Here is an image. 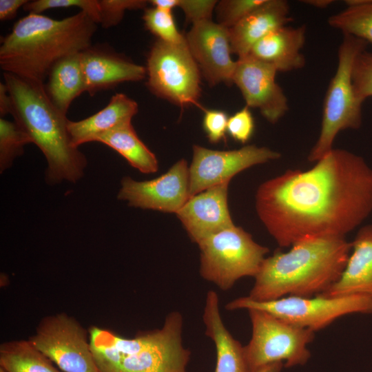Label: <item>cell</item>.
<instances>
[{"label": "cell", "mask_w": 372, "mask_h": 372, "mask_svg": "<svg viewBox=\"0 0 372 372\" xmlns=\"http://www.w3.org/2000/svg\"><path fill=\"white\" fill-rule=\"evenodd\" d=\"M146 71L147 87L157 96L180 107L198 105L200 70L187 44L158 39L148 54Z\"/></svg>", "instance_id": "10"}, {"label": "cell", "mask_w": 372, "mask_h": 372, "mask_svg": "<svg viewBox=\"0 0 372 372\" xmlns=\"http://www.w3.org/2000/svg\"><path fill=\"white\" fill-rule=\"evenodd\" d=\"M28 340L64 372H99L85 330L65 313L41 319Z\"/></svg>", "instance_id": "11"}, {"label": "cell", "mask_w": 372, "mask_h": 372, "mask_svg": "<svg viewBox=\"0 0 372 372\" xmlns=\"http://www.w3.org/2000/svg\"><path fill=\"white\" fill-rule=\"evenodd\" d=\"M217 3L214 0H175V8H181L186 19L194 23L211 20Z\"/></svg>", "instance_id": "34"}, {"label": "cell", "mask_w": 372, "mask_h": 372, "mask_svg": "<svg viewBox=\"0 0 372 372\" xmlns=\"http://www.w3.org/2000/svg\"><path fill=\"white\" fill-rule=\"evenodd\" d=\"M351 79L356 98L362 103L372 97V52H360L353 63Z\"/></svg>", "instance_id": "29"}, {"label": "cell", "mask_w": 372, "mask_h": 372, "mask_svg": "<svg viewBox=\"0 0 372 372\" xmlns=\"http://www.w3.org/2000/svg\"><path fill=\"white\" fill-rule=\"evenodd\" d=\"M229 118L225 112L220 110H206L203 127L211 143H217L225 137Z\"/></svg>", "instance_id": "35"}, {"label": "cell", "mask_w": 372, "mask_h": 372, "mask_svg": "<svg viewBox=\"0 0 372 372\" xmlns=\"http://www.w3.org/2000/svg\"><path fill=\"white\" fill-rule=\"evenodd\" d=\"M97 24L80 11L61 19L30 13L1 40L0 66L6 72L43 84L60 59L91 46Z\"/></svg>", "instance_id": "2"}, {"label": "cell", "mask_w": 372, "mask_h": 372, "mask_svg": "<svg viewBox=\"0 0 372 372\" xmlns=\"http://www.w3.org/2000/svg\"><path fill=\"white\" fill-rule=\"evenodd\" d=\"M0 368L6 372H61L29 340H24L1 344Z\"/></svg>", "instance_id": "25"}, {"label": "cell", "mask_w": 372, "mask_h": 372, "mask_svg": "<svg viewBox=\"0 0 372 372\" xmlns=\"http://www.w3.org/2000/svg\"><path fill=\"white\" fill-rule=\"evenodd\" d=\"M30 143V137L16 122L0 118L1 172L12 165L15 158L23 153L24 146Z\"/></svg>", "instance_id": "27"}, {"label": "cell", "mask_w": 372, "mask_h": 372, "mask_svg": "<svg viewBox=\"0 0 372 372\" xmlns=\"http://www.w3.org/2000/svg\"><path fill=\"white\" fill-rule=\"evenodd\" d=\"M143 19L148 30L159 40L173 45H185L187 41L177 29L172 11L156 7L145 9Z\"/></svg>", "instance_id": "28"}, {"label": "cell", "mask_w": 372, "mask_h": 372, "mask_svg": "<svg viewBox=\"0 0 372 372\" xmlns=\"http://www.w3.org/2000/svg\"><path fill=\"white\" fill-rule=\"evenodd\" d=\"M330 26L344 34L372 43V0L358 7H347L328 19Z\"/></svg>", "instance_id": "26"}, {"label": "cell", "mask_w": 372, "mask_h": 372, "mask_svg": "<svg viewBox=\"0 0 372 372\" xmlns=\"http://www.w3.org/2000/svg\"><path fill=\"white\" fill-rule=\"evenodd\" d=\"M95 142L111 147L142 173H154L158 169V162L155 154L138 138L132 122L101 134Z\"/></svg>", "instance_id": "24"}, {"label": "cell", "mask_w": 372, "mask_h": 372, "mask_svg": "<svg viewBox=\"0 0 372 372\" xmlns=\"http://www.w3.org/2000/svg\"><path fill=\"white\" fill-rule=\"evenodd\" d=\"M28 0H1L0 20L7 21L13 19L19 8L23 7Z\"/></svg>", "instance_id": "36"}, {"label": "cell", "mask_w": 372, "mask_h": 372, "mask_svg": "<svg viewBox=\"0 0 372 372\" xmlns=\"http://www.w3.org/2000/svg\"><path fill=\"white\" fill-rule=\"evenodd\" d=\"M283 366L282 362H275L263 366L256 372H280Z\"/></svg>", "instance_id": "39"}, {"label": "cell", "mask_w": 372, "mask_h": 372, "mask_svg": "<svg viewBox=\"0 0 372 372\" xmlns=\"http://www.w3.org/2000/svg\"><path fill=\"white\" fill-rule=\"evenodd\" d=\"M45 91L52 103L66 114L72 102L85 92L81 52L57 61L48 74Z\"/></svg>", "instance_id": "23"}, {"label": "cell", "mask_w": 372, "mask_h": 372, "mask_svg": "<svg viewBox=\"0 0 372 372\" xmlns=\"http://www.w3.org/2000/svg\"><path fill=\"white\" fill-rule=\"evenodd\" d=\"M0 372H6L2 368H0Z\"/></svg>", "instance_id": "41"}, {"label": "cell", "mask_w": 372, "mask_h": 372, "mask_svg": "<svg viewBox=\"0 0 372 372\" xmlns=\"http://www.w3.org/2000/svg\"><path fill=\"white\" fill-rule=\"evenodd\" d=\"M339 279L323 293L327 298L353 295L372 299V225L360 229Z\"/></svg>", "instance_id": "18"}, {"label": "cell", "mask_w": 372, "mask_h": 372, "mask_svg": "<svg viewBox=\"0 0 372 372\" xmlns=\"http://www.w3.org/2000/svg\"><path fill=\"white\" fill-rule=\"evenodd\" d=\"M229 181L191 197L176 212L189 238L196 244L234 225L227 204Z\"/></svg>", "instance_id": "16"}, {"label": "cell", "mask_w": 372, "mask_h": 372, "mask_svg": "<svg viewBox=\"0 0 372 372\" xmlns=\"http://www.w3.org/2000/svg\"><path fill=\"white\" fill-rule=\"evenodd\" d=\"M188 48L210 85L233 83L236 66L228 28L211 20L193 23L185 36Z\"/></svg>", "instance_id": "14"}, {"label": "cell", "mask_w": 372, "mask_h": 372, "mask_svg": "<svg viewBox=\"0 0 372 372\" xmlns=\"http://www.w3.org/2000/svg\"><path fill=\"white\" fill-rule=\"evenodd\" d=\"M183 324L181 313L172 311L161 328L140 332L120 350L90 342L99 372H187Z\"/></svg>", "instance_id": "5"}, {"label": "cell", "mask_w": 372, "mask_h": 372, "mask_svg": "<svg viewBox=\"0 0 372 372\" xmlns=\"http://www.w3.org/2000/svg\"><path fill=\"white\" fill-rule=\"evenodd\" d=\"M225 309L229 311L262 310L290 324L315 332L348 314L372 313V299L360 295L335 298L316 295L314 297L289 296L258 302L245 296L228 302Z\"/></svg>", "instance_id": "9"}, {"label": "cell", "mask_w": 372, "mask_h": 372, "mask_svg": "<svg viewBox=\"0 0 372 372\" xmlns=\"http://www.w3.org/2000/svg\"><path fill=\"white\" fill-rule=\"evenodd\" d=\"M68 8H79L96 24L99 23V0H35L28 1L23 6L24 10L32 14H41L50 9Z\"/></svg>", "instance_id": "31"}, {"label": "cell", "mask_w": 372, "mask_h": 372, "mask_svg": "<svg viewBox=\"0 0 372 372\" xmlns=\"http://www.w3.org/2000/svg\"><path fill=\"white\" fill-rule=\"evenodd\" d=\"M266 0H223L216 6L218 23L229 29Z\"/></svg>", "instance_id": "30"}, {"label": "cell", "mask_w": 372, "mask_h": 372, "mask_svg": "<svg viewBox=\"0 0 372 372\" xmlns=\"http://www.w3.org/2000/svg\"><path fill=\"white\" fill-rule=\"evenodd\" d=\"M351 249L344 237L329 236L303 239L288 251H276L262 262L247 297L265 302L320 294L339 279Z\"/></svg>", "instance_id": "3"}, {"label": "cell", "mask_w": 372, "mask_h": 372, "mask_svg": "<svg viewBox=\"0 0 372 372\" xmlns=\"http://www.w3.org/2000/svg\"><path fill=\"white\" fill-rule=\"evenodd\" d=\"M256 209L281 247L344 237L372 211V169L362 157L332 149L307 171L289 169L261 184Z\"/></svg>", "instance_id": "1"}, {"label": "cell", "mask_w": 372, "mask_h": 372, "mask_svg": "<svg viewBox=\"0 0 372 372\" xmlns=\"http://www.w3.org/2000/svg\"><path fill=\"white\" fill-rule=\"evenodd\" d=\"M277 72L273 65L247 55L238 59L233 76L247 106L258 109L273 124L289 109L287 96L276 81Z\"/></svg>", "instance_id": "15"}, {"label": "cell", "mask_w": 372, "mask_h": 372, "mask_svg": "<svg viewBox=\"0 0 372 372\" xmlns=\"http://www.w3.org/2000/svg\"><path fill=\"white\" fill-rule=\"evenodd\" d=\"M189 167L182 158L166 173L149 180L124 177L118 198L131 207L176 214L189 199Z\"/></svg>", "instance_id": "13"}, {"label": "cell", "mask_w": 372, "mask_h": 372, "mask_svg": "<svg viewBox=\"0 0 372 372\" xmlns=\"http://www.w3.org/2000/svg\"><path fill=\"white\" fill-rule=\"evenodd\" d=\"M305 27L283 26L269 33L251 49L248 56L273 65L278 72L301 69L305 59L301 52Z\"/></svg>", "instance_id": "20"}, {"label": "cell", "mask_w": 372, "mask_h": 372, "mask_svg": "<svg viewBox=\"0 0 372 372\" xmlns=\"http://www.w3.org/2000/svg\"><path fill=\"white\" fill-rule=\"evenodd\" d=\"M371 0H346L347 7H358L369 3Z\"/></svg>", "instance_id": "40"}, {"label": "cell", "mask_w": 372, "mask_h": 372, "mask_svg": "<svg viewBox=\"0 0 372 372\" xmlns=\"http://www.w3.org/2000/svg\"><path fill=\"white\" fill-rule=\"evenodd\" d=\"M291 18L284 0H266L234 27L228 29L231 52L242 58L269 33L287 25Z\"/></svg>", "instance_id": "19"}, {"label": "cell", "mask_w": 372, "mask_h": 372, "mask_svg": "<svg viewBox=\"0 0 372 372\" xmlns=\"http://www.w3.org/2000/svg\"><path fill=\"white\" fill-rule=\"evenodd\" d=\"M149 1L145 0H99V23L109 28L119 23L126 10L145 8Z\"/></svg>", "instance_id": "32"}, {"label": "cell", "mask_w": 372, "mask_h": 372, "mask_svg": "<svg viewBox=\"0 0 372 372\" xmlns=\"http://www.w3.org/2000/svg\"><path fill=\"white\" fill-rule=\"evenodd\" d=\"M197 245L201 277L223 291L243 277L254 278L269 252L267 247L256 242L250 234L235 225Z\"/></svg>", "instance_id": "7"}, {"label": "cell", "mask_w": 372, "mask_h": 372, "mask_svg": "<svg viewBox=\"0 0 372 372\" xmlns=\"http://www.w3.org/2000/svg\"><path fill=\"white\" fill-rule=\"evenodd\" d=\"M81 64L85 92L92 96L123 82L141 81L147 74L142 65L91 46L81 52Z\"/></svg>", "instance_id": "17"}, {"label": "cell", "mask_w": 372, "mask_h": 372, "mask_svg": "<svg viewBox=\"0 0 372 372\" xmlns=\"http://www.w3.org/2000/svg\"><path fill=\"white\" fill-rule=\"evenodd\" d=\"M12 102L5 83H0V114L4 116L8 114H11Z\"/></svg>", "instance_id": "37"}, {"label": "cell", "mask_w": 372, "mask_h": 372, "mask_svg": "<svg viewBox=\"0 0 372 372\" xmlns=\"http://www.w3.org/2000/svg\"><path fill=\"white\" fill-rule=\"evenodd\" d=\"M11 99V115L45 156L46 180L75 183L83 175L85 155L73 145L68 130V119L50 101L44 84L3 73Z\"/></svg>", "instance_id": "4"}, {"label": "cell", "mask_w": 372, "mask_h": 372, "mask_svg": "<svg viewBox=\"0 0 372 372\" xmlns=\"http://www.w3.org/2000/svg\"><path fill=\"white\" fill-rule=\"evenodd\" d=\"M280 154L254 145L220 151L194 145L189 172V198L205 189L229 181L238 173L256 165L278 159Z\"/></svg>", "instance_id": "12"}, {"label": "cell", "mask_w": 372, "mask_h": 372, "mask_svg": "<svg viewBox=\"0 0 372 372\" xmlns=\"http://www.w3.org/2000/svg\"><path fill=\"white\" fill-rule=\"evenodd\" d=\"M251 337L244 346L250 372L275 362L287 368L306 364L311 353L307 345L314 332L290 324L269 313L249 309Z\"/></svg>", "instance_id": "8"}, {"label": "cell", "mask_w": 372, "mask_h": 372, "mask_svg": "<svg viewBox=\"0 0 372 372\" xmlns=\"http://www.w3.org/2000/svg\"><path fill=\"white\" fill-rule=\"evenodd\" d=\"M303 3L314 6L318 8H326L329 5L333 3L334 1L332 0H307L302 1Z\"/></svg>", "instance_id": "38"}, {"label": "cell", "mask_w": 372, "mask_h": 372, "mask_svg": "<svg viewBox=\"0 0 372 372\" xmlns=\"http://www.w3.org/2000/svg\"><path fill=\"white\" fill-rule=\"evenodd\" d=\"M137 103L125 94L117 93L96 114L78 121H68V130L73 145L94 142L101 134L119 125L131 123L138 112Z\"/></svg>", "instance_id": "22"}, {"label": "cell", "mask_w": 372, "mask_h": 372, "mask_svg": "<svg viewBox=\"0 0 372 372\" xmlns=\"http://www.w3.org/2000/svg\"><path fill=\"white\" fill-rule=\"evenodd\" d=\"M368 43L361 39L344 34L338 50L336 72L328 87L323 106L321 131L308 159L318 161L333 148L339 132L358 129L362 124V105L356 98L351 79L355 58L366 50Z\"/></svg>", "instance_id": "6"}, {"label": "cell", "mask_w": 372, "mask_h": 372, "mask_svg": "<svg viewBox=\"0 0 372 372\" xmlns=\"http://www.w3.org/2000/svg\"><path fill=\"white\" fill-rule=\"evenodd\" d=\"M254 126L253 116L246 105L229 118L227 132L235 141L245 143L252 136Z\"/></svg>", "instance_id": "33"}, {"label": "cell", "mask_w": 372, "mask_h": 372, "mask_svg": "<svg viewBox=\"0 0 372 372\" xmlns=\"http://www.w3.org/2000/svg\"><path fill=\"white\" fill-rule=\"evenodd\" d=\"M203 321L205 335L214 342L216 347L214 372H250L244 347L231 335L223 322L219 297L214 291L207 293Z\"/></svg>", "instance_id": "21"}]
</instances>
